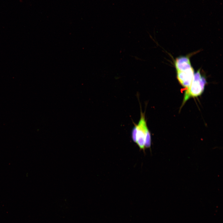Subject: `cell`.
<instances>
[{
    "mask_svg": "<svg viewBox=\"0 0 223 223\" xmlns=\"http://www.w3.org/2000/svg\"><path fill=\"white\" fill-rule=\"evenodd\" d=\"M177 77L180 84L187 88L190 85L195 74L194 69L188 57H178L175 61Z\"/></svg>",
    "mask_w": 223,
    "mask_h": 223,
    "instance_id": "obj_1",
    "label": "cell"
},
{
    "mask_svg": "<svg viewBox=\"0 0 223 223\" xmlns=\"http://www.w3.org/2000/svg\"><path fill=\"white\" fill-rule=\"evenodd\" d=\"M140 107V120L137 124H135L136 128L135 143L140 149L144 151L146 148L151 147V138L145 119V112H142Z\"/></svg>",
    "mask_w": 223,
    "mask_h": 223,
    "instance_id": "obj_2",
    "label": "cell"
},
{
    "mask_svg": "<svg viewBox=\"0 0 223 223\" xmlns=\"http://www.w3.org/2000/svg\"><path fill=\"white\" fill-rule=\"evenodd\" d=\"M206 83L205 77L201 75L200 70L195 73L190 85L185 91L181 107L190 98L200 96L204 91Z\"/></svg>",
    "mask_w": 223,
    "mask_h": 223,
    "instance_id": "obj_3",
    "label": "cell"
}]
</instances>
